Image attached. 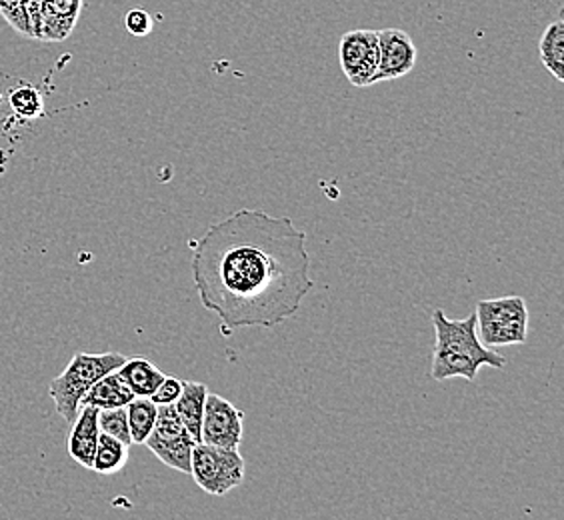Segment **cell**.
Wrapping results in <instances>:
<instances>
[{
  "instance_id": "obj_21",
  "label": "cell",
  "mask_w": 564,
  "mask_h": 520,
  "mask_svg": "<svg viewBox=\"0 0 564 520\" xmlns=\"http://www.w3.org/2000/svg\"><path fill=\"white\" fill-rule=\"evenodd\" d=\"M181 392H183V380L178 379V377L166 375L163 382L156 387V390L152 392L149 399H151L156 407H166V404H174L176 399L181 397Z\"/></svg>"
},
{
  "instance_id": "obj_7",
  "label": "cell",
  "mask_w": 564,
  "mask_h": 520,
  "mask_svg": "<svg viewBox=\"0 0 564 520\" xmlns=\"http://www.w3.org/2000/svg\"><path fill=\"white\" fill-rule=\"evenodd\" d=\"M338 63L352 87H372L379 68V33L369 29L348 31L338 43Z\"/></svg>"
},
{
  "instance_id": "obj_20",
  "label": "cell",
  "mask_w": 564,
  "mask_h": 520,
  "mask_svg": "<svg viewBox=\"0 0 564 520\" xmlns=\"http://www.w3.org/2000/svg\"><path fill=\"white\" fill-rule=\"evenodd\" d=\"M98 426H100V433L110 434V436H115V438L122 441L124 445H132L131 429H129V416H127V407L98 411Z\"/></svg>"
},
{
  "instance_id": "obj_10",
  "label": "cell",
  "mask_w": 564,
  "mask_h": 520,
  "mask_svg": "<svg viewBox=\"0 0 564 520\" xmlns=\"http://www.w3.org/2000/svg\"><path fill=\"white\" fill-rule=\"evenodd\" d=\"M83 0H41V41L61 43L75 33Z\"/></svg>"
},
{
  "instance_id": "obj_2",
  "label": "cell",
  "mask_w": 564,
  "mask_h": 520,
  "mask_svg": "<svg viewBox=\"0 0 564 520\" xmlns=\"http://www.w3.org/2000/svg\"><path fill=\"white\" fill-rule=\"evenodd\" d=\"M433 326L436 343L431 377L436 382L451 379L473 382L482 367H507V358L480 343L475 313L463 321H453L445 315L443 308H436L433 313Z\"/></svg>"
},
{
  "instance_id": "obj_13",
  "label": "cell",
  "mask_w": 564,
  "mask_h": 520,
  "mask_svg": "<svg viewBox=\"0 0 564 520\" xmlns=\"http://www.w3.org/2000/svg\"><path fill=\"white\" fill-rule=\"evenodd\" d=\"M134 399L132 390L122 382L117 370L105 375L102 379H98L87 394L85 399L80 401V407H95L98 411H105V409H119V407H127L129 402Z\"/></svg>"
},
{
  "instance_id": "obj_15",
  "label": "cell",
  "mask_w": 564,
  "mask_h": 520,
  "mask_svg": "<svg viewBox=\"0 0 564 520\" xmlns=\"http://www.w3.org/2000/svg\"><path fill=\"white\" fill-rule=\"evenodd\" d=\"M41 0H0V14L17 33L41 41Z\"/></svg>"
},
{
  "instance_id": "obj_4",
  "label": "cell",
  "mask_w": 564,
  "mask_h": 520,
  "mask_svg": "<svg viewBox=\"0 0 564 520\" xmlns=\"http://www.w3.org/2000/svg\"><path fill=\"white\" fill-rule=\"evenodd\" d=\"M477 333L487 347L522 345L529 335V306L522 296L478 301Z\"/></svg>"
},
{
  "instance_id": "obj_3",
  "label": "cell",
  "mask_w": 564,
  "mask_h": 520,
  "mask_svg": "<svg viewBox=\"0 0 564 520\" xmlns=\"http://www.w3.org/2000/svg\"><path fill=\"white\" fill-rule=\"evenodd\" d=\"M124 360L127 357L120 353H76L68 367L48 387V394L55 401L58 416L68 424L75 423L80 411V401L85 399L90 387L105 375L119 369Z\"/></svg>"
},
{
  "instance_id": "obj_12",
  "label": "cell",
  "mask_w": 564,
  "mask_h": 520,
  "mask_svg": "<svg viewBox=\"0 0 564 520\" xmlns=\"http://www.w3.org/2000/svg\"><path fill=\"white\" fill-rule=\"evenodd\" d=\"M207 394V384L195 382V380H183V392L173 404L178 419L183 421L186 431L191 433L196 443H200V426H203V412H205Z\"/></svg>"
},
{
  "instance_id": "obj_14",
  "label": "cell",
  "mask_w": 564,
  "mask_h": 520,
  "mask_svg": "<svg viewBox=\"0 0 564 520\" xmlns=\"http://www.w3.org/2000/svg\"><path fill=\"white\" fill-rule=\"evenodd\" d=\"M122 382L132 390L134 397H151L156 387L163 382V370L156 369L149 358H127L117 369Z\"/></svg>"
},
{
  "instance_id": "obj_18",
  "label": "cell",
  "mask_w": 564,
  "mask_h": 520,
  "mask_svg": "<svg viewBox=\"0 0 564 520\" xmlns=\"http://www.w3.org/2000/svg\"><path fill=\"white\" fill-rule=\"evenodd\" d=\"M127 416H129L132 445H144V441L149 438L156 423L159 407L149 397H134L127 404Z\"/></svg>"
},
{
  "instance_id": "obj_16",
  "label": "cell",
  "mask_w": 564,
  "mask_h": 520,
  "mask_svg": "<svg viewBox=\"0 0 564 520\" xmlns=\"http://www.w3.org/2000/svg\"><path fill=\"white\" fill-rule=\"evenodd\" d=\"M539 55L541 63L551 75L564 83V21L556 19L544 29L543 36L539 41Z\"/></svg>"
},
{
  "instance_id": "obj_8",
  "label": "cell",
  "mask_w": 564,
  "mask_h": 520,
  "mask_svg": "<svg viewBox=\"0 0 564 520\" xmlns=\"http://www.w3.org/2000/svg\"><path fill=\"white\" fill-rule=\"evenodd\" d=\"M245 433V412L232 402L208 390L200 426V443L239 448Z\"/></svg>"
},
{
  "instance_id": "obj_6",
  "label": "cell",
  "mask_w": 564,
  "mask_h": 520,
  "mask_svg": "<svg viewBox=\"0 0 564 520\" xmlns=\"http://www.w3.org/2000/svg\"><path fill=\"white\" fill-rule=\"evenodd\" d=\"M144 445L149 446L152 455L164 465L171 466L178 473L191 475V458H193L196 441L186 431L173 404L159 407L156 423L149 438L144 441Z\"/></svg>"
},
{
  "instance_id": "obj_9",
  "label": "cell",
  "mask_w": 564,
  "mask_h": 520,
  "mask_svg": "<svg viewBox=\"0 0 564 520\" xmlns=\"http://www.w3.org/2000/svg\"><path fill=\"white\" fill-rule=\"evenodd\" d=\"M377 33H379V68L372 78V85L411 75L419 58V51L411 34L404 33L401 29H382Z\"/></svg>"
},
{
  "instance_id": "obj_17",
  "label": "cell",
  "mask_w": 564,
  "mask_h": 520,
  "mask_svg": "<svg viewBox=\"0 0 564 520\" xmlns=\"http://www.w3.org/2000/svg\"><path fill=\"white\" fill-rule=\"evenodd\" d=\"M129 448L131 446L124 445L119 438L100 433L90 470L97 475H117L129 463Z\"/></svg>"
},
{
  "instance_id": "obj_19",
  "label": "cell",
  "mask_w": 564,
  "mask_h": 520,
  "mask_svg": "<svg viewBox=\"0 0 564 520\" xmlns=\"http://www.w3.org/2000/svg\"><path fill=\"white\" fill-rule=\"evenodd\" d=\"M9 107L19 119L36 120L44 115V98L39 88L22 85L9 93Z\"/></svg>"
},
{
  "instance_id": "obj_11",
  "label": "cell",
  "mask_w": 564,
  "mask_h": 520,
  "mask_svg": "<svg viewBox=\"0 0 564 520\" xmlns=\"http://www.w3.org/2000/svg\"><path fill=\"white\" fill-rule=\"evenodd\" d=\"M100 426H98V409L95 407H80L78 416L73 423V431L68 436V455L85 468H93L95 451H97Z\"/></svg>"
},
{
  "instance_id": "obj_1",
  "label": "cell",
  "mask_w": 564,
  "mask_h": 520,
  "mask_svg": "<svg viewBox=\"0 0 564 520\" xmlns=\"http://www.w3.org/2000/svg\"><path fill=\"white\" fill-rule=\"evenodd\" d=\"M203 306L228 331L274 328L313 291L306 232L289 217L242 208L208 227L193 250Z\"/></svg>"
},
{
  "instance_id": "obj_22",
  "label": "cell",
  "mask_w": 564,
  "mask_h": 520,
  "mask_svg": "<svg viewBox=\"0 0 564 520\" xmlns=\"http://www.w3.org/2000/svg\"><path fill=\"white\" fill-rule=\"evenodd\" d=\"M124 29L129 31V34L132 36H149L152 33V29H154V22H152V17L149 12L144 11V9H131V11L124 14Z\"/></svg>"
},
{
  "instance_id": "obj_5",
  "label": "cell",
  "mask_w": 564,
  "mask_h": 520,
  "mask_svg": "<svg viewBox=\"0 0 564 520\" xmlns=\"http://www.w3.org/2000/svg\"><path fill=\"white\" fill-rule=\"evenodd\" d=\"M245 458L239 448L196 443L191 458V477L213 497H225L245 480Z\"/></svg>"
}]
</instances>
